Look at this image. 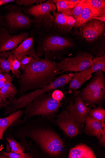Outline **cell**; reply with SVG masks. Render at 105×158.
Returning <instances> with one entry per match:
<instances>
[{"label": "cell", "mask_w": 105, "mask_h": 158, "mask_svg": "<svg viewBox=\"0 0 105 158\" xmlns=\"http://www.w3.org/2000/svg\"><path fill=\"white\" fill-rule=\"evenodd\" d=\"M58 64L51 59L33 60L21 66L16 75L20 86L19 97L30 90L42 88L52 83L61 74Z\"/></svg>", "instance_id": "cell-1"}, {"label": "cell", "mask_w": 105, "mask_h": 158, "mask_svg": "<svg viewBox=\"0 0 105 158\" xmlns=\"http://www.w3.org/2000/svg\"><path fill=\"white\" fill-rule=\"evenodd\" d=\"M43 33L37 39L36 52L38 57L42 56L46 59L61 60L63 56L76 47L73 40L59 35L54 31Z\"/></svg>", "instance_id": "cell-2"}, {"label": "cell", "mask_w": 105, "mask_h": 158, "mask_svg": "<svg viewBox=\"0 0 105 158\" xmlns=\"http://www.w3.org/2000/svg\"><path fill=\"white\" fill-rule=\"evenodd\" d=\"M20 137L34 141L45 152L51 156L59 155L64 149L63 142L56 133L49 129H27L19 131Z\"/></svg>", "instance_id": "cell-3"}, {"label": "cell", "mask_w": 105, "mask_h": 158, "mask_svg": "<svg viewBox=\"0 0 105 158\" xmlns=\"http://www.w3.org/2000/svg\"><path fill=\"white\" fill-rule=\"evenodd\" d=\"M74 74V73L63 74L55 78L52 83L44 87L19 97L11 105L6 107L5 114V115H9L18 110L25 108L28 104L38 97L51 91L64 87L69 84Z\"/></svg>", "instance_id": "cell-4"}, {"label": "cell", "mask_w": 105, "mask_h": 158, "mask_svg": "<svg viewBox=\"0 0 105 158\" xmlns=\"http://www.w3.org/2000/svg\"><path fill=\"white\" fill-rule=\"evenodd\" d=\"M54 91L38 97L28 104L25 108L24 120L37 116L48 118L54 116L61 105V101L53 97Z\"/></svg>", "instance_id": "cell-5"}, {"label": "cell", "mask_w": 105, "mask_h": 158, "mask_svg": "<svg viewBox=\"0 0 105 158\" xmlns=\"http://www.w3.org/2000/svg\"><path fill=\"white\" fill-rule=\"evenodd\" d=\"M56 10L55 4L51 1H47L27 8L25 11L33 16L32 23L38 31L47 32L54 31V16L52 13Z\"/></svg>", "instance_id": "cell-6"}, {"label": "cell", "mask_w": 105, "mask_h": 158, "mask_svg": "<svg viewBox=\"0 0 105 158\" xmlns=\"http://www.w3.org/2000/svg\"><path fill=\"white\" fill-rule=\"evenodd\" d=\"M93 73L92 79L80 92L79 95L84 103L100 105L105 98V76L102 71Z\"/></svg>", "instance_id": "cell-7"}, {"label": "cell", "mask_w": 105, "mask_h": 158, "mask_svg": "<svg viewBox=\"0 0 105 158\" xmlns=\"http://www.w3.org/2000/svg\"><path fill=\"white\" fill-rule=\"evenodd\" d=\"M105 20L100 19H91L81 27L77 33L83 40L89 44L88 52L93 55L94 45L96 56H101L96 45V42L103 34L105 30Z\"/></svg>", "instance_id": "cell-8"}, {"label": "cell", "mask_w": 105, "mask_h": 158, "mask_svg": "<svg viewBox=\"0 0 105 158\" xmlns=\"http://www.w3.org/2000/svg\"><path fill=\"white\" fill-rule=\"evenodd\" d=\"M93 56L87 52H81L75 56L63 58L57 64L61 74L67 72H80L91 67Z\"/></svg>", "instance_id": "cell-9"}, {"label": "cell", "mask_w": 105, "mask_h": 158, "mask_svg": "<svg viewBox=\"0 0 105 158\" xmlns=\"http://www.w3.org/2000/svg\"><path fill=\"white\" fill-rule=\"evenodd\" d=\"M4 19L6 25L11 30L30 28L32 23L31 19L25 15L21 8L18 6H14Z\"/></svg>", "instance_id": "cell-10"}, {"label": "cell", "mask_w": 105, "mask_h": 158, "mask_svg": "<svg viewBox=\"0 0 105 158\" xmlns=\"http://www.w3.org/2000/svg\"><path fill=\"white\" fill-rule=\"evenodd\" d=\"M80 92L74 91L75 97L70 101L67 110L80 125H83L85 123L86 116L88 113L89 108L80 97Z\"/></svg>", "instance_id": "cell-11"}, {"label": "cell", "mask_w": 105, "mask_h": 158, "mask_svg": "<svg viewBox=\"0 0 105 158\" xmlns=\"http://www.w3.org/2000/svg\"><path fill=\"white\" fill-rule=\"evenodd\" d=\"M28 37V33L26 32H22L16 35H11L6 28L2 27L0 28V52L15 49Z\"/></svg>", "instance_id": "cell-12"}, {"label": "cell", "mask_w": 105, "mask_h": 158, "mask_svg": "<svg viewBox=\"0 0 105 158\" xmlns=\"http://www.w3.org/2000/svg\"><path fill=\"white\" fill-rule=\"evenodd\" d=\"M56 122L61 130L68 136L72 137L79 134L80 125L67 110H63L58 115Z\"/></svg>", "instance_id": "cell-13"}, {"label": "cell", "mask_w": 105, "mask_h": 158, "mask_svg": "<svg viewBox=\"0 0 105 158\" xmlns=\"http://www.w3.org/2000/svg\"><path fill=\"white\" fill-rule=\"evenodd\" d=\"M54 31L61 35L70 33L75 24V20L72 17L53 11Z\"/></svg>", "instance_id": "cell-14"}, {"label": "cell", "mask_w": 105, "mask_h": 158, "mask_svg": "<svg viewBox=\"0 0 105 158\" xmlns=\"http://www.w3.org/2000/svg\"><path fill=\"white\" fill-rule=\"evenodd\" d=\"M20 61L25 56H32L36 60L40 59L37 55L34 48V39L32 37L24 40L18 47L11 52Z\"/></svg>", "instance_id": "cell-15"}, {"label": "cell", "mask_w": 105, "mask_h": 158, "mask_svg": "<svg viewBox=\"0 0 105 158\" xmlns=\"http://www.w3.org/2000/svg\"><path fill=\"white\" fill-rule=\"evenodd\" d=\"M18 91L12 82V81L6 83L0 93V104L6 107L11 105L16 100L15 97Z\"/></svg>", "instance_id": "cell-16"}, {"label": "cell", "mask_w": 105, "mask_h": 158, "mask_svg": "<svg viewBox=\"0 0 105 158\" xmlns=\"http://www.w3.org/2000/svg\"><path fill=\"white\" fill-rule=\"evenodd\" d=\"M91 66L84 71L74 73L69 83L70 91H77L85 82L92 77Z\"/></svg>", "instance_id": "cell-17"}, {"label": "cell", "mask_w": 105, "mask_h": 158, "mask_svg": "<svg viewBox=\"0 0 105 158\" xmlns=\"http://www.w3.org/2000/svg\"><path fill=\"white\" fill-rule=\"evenodd\" d=\"M85 1L81 15L75 21V27H80L89 21L94 19H100L105 20V19L101 17L99 13L96 10L85 3Z\"/></svg>", "instance_id": "cell-18"}, {"label": "cell", "mask_w": 105, "mask_h": 158, "mask_svg": "<svg viewBox=\"0 0 105 158\" xmlns=\"http://www.w3.org/2000/svg\"><path fill=\"white\" fill-rule=\"evenodd\" d=\"M23 113L21 109L12 113L6 117L0 118V141L3 139L5 131L10 126L18 122Z\"/></svg>", "instance_id": "cell-19"}, {"label": "cell", "mask_w": 105, "mask_h": 158, "mask_svg": "<svg viewBox=\"0 0 105 158\" xmlns=\"http://www.w3.org/2000/svg\"><path fill=\"white\" fill-rule=\"evenodd\" d=\"M85 133L88 135L93 136L99 139L101 137L103 127L99 121L87 114L86 117Z\"/></svg>", "instance_id": "cell-20"}, {"label": "cell", "mask_w": 105, "mask_h": 158, "mask_svg": "<svg viewBox=\"0 0 105 158\" xmlns=\"http://www.w3.org/2000/svg\"><path fill=\"white\" fill-rule=\"evenodd\" d=\"M69 158H96L92 149L86 145L80 144L71 148L70 151Z\"/></svg>", "instance_id": "cell-21"}, {"label": "cell", "mask_w": 105, "mask_h": 158, "mask_svg": "<svg viewBox=\"0 0 105 158\" xmlns=\"http://www.w3.org/2000/svg\"><path fill=\"white\" fill-rule=\"evenodd\" d=\"M80 1V0H53L51 2L56 6L58 12L63 13L75 6Z\"/></svg>", "instance_id": "cell-22"}, {"label": "cell", "mask_w": 105, "mask_h": 158, "mask_svg": "<svg viewBox=\"0 0 105 158\" xmlns=\"http://www.w3.org/2000/svg\"><path fill=\"white\" fill-rule=\"evenodd\" d=\"M93 108H89V115L99 120L101 122L103 127L105 125V110L101 105L96 107L93 105Z\"/></svg>", "instance_id": "cell-23"}, {"label": "cell", "mask_w": 105, "mask_h": 158, "mask_svg": "<svg viewBox=\"0 0 105 158\" xmlns=\"http://www.w3.org/2000/svg\"><path fill=\"white\" fill-rule=\"evenodd\" d=\"M85 2L96 10L101 17L105 19V1L104 0H85Z\"/></svg>", "instance_id": "cell-24"}, {"label": "cell", "mask_w": 105, "mask_h": 158, "mask_svg": "<svg viewBox=\"0 0 105 158\" xmlns=\"http://www.w3.org/2000/svg\"><path fill=\"white\" fill-rule=\"evenodd\" d=\"M91 67L93 73L98 71L105 72V54L94 57Z\"/></svg>", "instance_id": "cell-25"}, {"label": "cell", "mask_w": 105, "mask_h": 158, "mask_svg": "<svg viewBox=\"0 0 105 158\" xmlns=\"http://www.w3.org/2000/svg\"><path fill=\"white\" fill-rule=\"evenodd\" d=\"M8 60L13 77L16 76L21 67L20 62L17 57L11 52H9Z\"/></svg>", "instance_id": "cell-26"}, {"label": "cell", "mask_w": 105, "mask_h": 158, "mask_svg": "<svg viewBox=\"0 0 105 158\" xmlns=\"http://www.w3.org/2000/svg\"><path fill=\"white\" fill-rule=\"evenodd\" d=\"M84 1V0H81L75 6L63 13L73 17L75 21L81 15L83 6Z\"/></svg>", "instance_id": "cell-27"}, {"label": "cell", "mask_w": 105, "mask_h": 158, "mask_svg": "<svg viewBox=\"0 0 105 158\" xmlns=\"http://www.w3.org/2000/svg\"><path fill=\"white\" fill-rule=\"evenodd\" d=\"M6 140L9 143L11 152L22 155L26 154L24 148L20 143L12 138H7Z\"/></svg>", "instance_id": "cell-28"}, {"label": "cell", "mask_w": 105, "mask_h": 158, "mask_svg": "<svg viewBox=\"0 0 105 158\" xmlns=\"http://www.w3.org/2000/svg\"><path fill=\"white\" fill-rule=\"evenodd\" d=\"M9 52H2L0 54V69L2 73H8L10 70V64L8 60Z\"/></svg>", "instance_id": "cell-29"}, {"label": "cell", "mask_w": 105, "mask_h": 158, "mask_svg": "<svg viewBox=\"0 0 105 158\" xmlns=\"http://www.w3.org/2000/svg\"><path fill=\"white\" fill-rule=\"evenodd\" d=\"M33 158L31 154L26 153L22 155L13 152H0V158Z\"/></svg>", "instance_id": "cell-30"}, {"label": "cell", "mask_w": 105, "mask_h": 158, "mask_svg": "<svg viewBox=\"0 0 105 158\" xmlns=\"http://www.w3.org/2000/svg\"><path fill=\"white\" fill-rule=\"evenodd\" d=\"M45 1H46L43 0H18L16 3L19 6L31 7L34 5L41 4Z\"/></svg>", "instance_id": "cell-31"}, {"label": "cell", "mask_w": 105, "mask_h": 158, "mask_svg": "<svg viewBox=\"0 0 105 158\" xmlns=\"http://www.w3.org/2000/svg\"><path fill=\"white\" fill-rule=\"evenodd\" d=\"M10 81H12V79L9 75H4L3 73L0 74V93L5 84Z\"/></svg>", "instance_id": "cell-32"}, {"label": "cell", "mask_w": 105, "mask_h": 158, "mask_svg": "<svg viewBox=\"0 0 105 158\" xmlns=\"http://www.w3.org/2000/svg\"><path fill=\"white\" fill-rule=\"evenodd\" d=\"M33 59H34L31 56H24L20 61L21 66L28 64Z\"/></svg>", "instance_id": "cell-33"}, {"label": "cell", "mask_w": 105, "mask_h": 158, "mask_svg": "<svg viewBox=\"0 0 105 158\" xmlns=\"http://www.w3.org/2000/svg\"><path fill=\"white\" fill-rule=\"evenodd\" d=\"M103 127V129H102L99 142L104 147L105 146V126Z\"/></svg>", "instance_id": "cell-34"}, {"label": "cell", "mask_w": 105, "mask_h": 158, "mask_svg": "<svg viewBox=\"0 0 105 158\" xmlns=\"http://www.w3.org/2000/svg\"><path fill=\"white\" fill-rule=\"evenodd\" d=\"M14 1V0H0V6Z\"/></svg>", "instance_id": "cell-35"}, {"label": "cell", "mask_w": 105, "mask_h": 158, "mask_svg": "<svg viewBox=\"0 0 105 158\" xmlns=\"http://www.w3.org/2000/svg\"><path fill=\"white\" fill-rule=\"evenodd\" d=\"M1 73H2V72L1 70V69H0V74H1Z\"/></svg>", "instance_id": "cell-36"}, {"label": "cell", "mask_w": 105, "mask_h": 158, "mask_svg": "<svg viewBox=\"0 0 105 158\" xmlns=\"http://www.w3.org/2000/svg\"><path fill=\"white\" fill-rule=\"evenodd\" d=\"M2 107V106L1 105H0V109H1Z\"/></svg>", "instance_id": "cell-37"}]
</instances>
